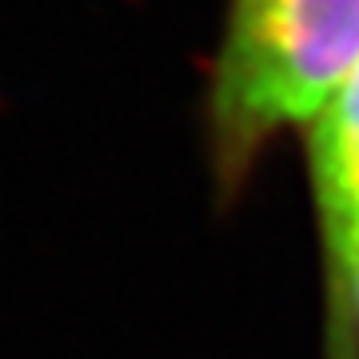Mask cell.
Wrapping results in <instances>:
<instances>
[{"label": "cell", "instance_id": "cell-1", "mask_svg": "<svg viewBox=\"0 0 359 359\" xmlns=\"http://www.w3.org/2000/svg\"><path fill=\"white\" fill-rule=\"evenodd\" d=\"M359 60V0H228L208 80V160L236 192Z\"/></svg>", "mask_w": 359, "mask_h": 359}, {"label": "cell", "instance_id": "cell-2", "mask_svg": "<svg viewBox=\"0 0 359 359\" xmlns=\"http://www.w3.org/2000/svg\"><path fill=\"white\" fill-rule=\"evenodd\" d=\"M304 136L323 280L332 283L359 252V60L304 124Z\"/></svg>", "mask_w": 359, "mask_h": 359}, {"label": "cell", "instance_id": "cell-3", "mask_svg": "<svg viewBox=\"0 0 359 359\" xmlns=\"http://www.w3.org/2000/svg\"><path fill=\"white\" fill-rule=\"evenodd\" d=\"M327 344L332 359H359V252L327 283Z\"/></svg>", "mask_w": 359, "mask_h": 359}]
</instances>
